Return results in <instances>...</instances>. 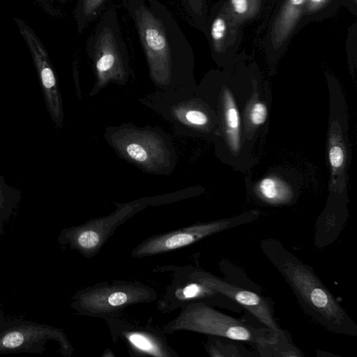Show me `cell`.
<instances>
[{
  "label": "cell",
  "mask_w": 357,
  "mask_h": 357,
  "mask_svg": "<svg viewBox=\"0 0 357 357\" xmlns=\"http://www.w3.org/2000/svg\"><path fill=\"white\" fill-rule=\"evenodd\" d=\"M134 22L149 75L158 87L184 86L192 75V50L177 21L158 0H121Z\"/></svg>",
  "instance_id": "1"
},
{
  "label": "cell",
  "mask_w": 357,
  "mask_h": 357,
  "mask_svg": "<svg viewBox=\"0 0 357 357\" xmlns=\"http://www.w3.org/2000/svg\"><path fill=\"white\" fill-rule=\"evenodd\" d=\"M261 248L290 286L303 311L335 334L357 335V326L313 271L275 238L264 239Z\"/></svg>",
  "instance_id": "2"
},
{
  "label": "cell",
  "mask_w": 357,
  "mask_h": 357,
  "mask_svg": "<svg viewBox=\"0 0 357 357\" xmlns=\"http://www.w3.org/2000/svg\"><path fill=\"white\" fill-rule=\"evenodd\" d=\"M86 52L96 75V83L90 96L109 83H126L130 73L128 54L114 7L106 9L101 15L87 38Z\"/></svg>",
  "instance_id": "3"
},
{
  "label": "cell",
  "mask_w": 357,
  "mask_h": 357,
  "mask_svg": "<svg viewBox=\"0 0 357 357\" xmlns=\"http://www.w3.org/2000/svg\"><path fill=\"white\" fill-rule=\"evenodd\" d=\"M183 330L247 342L256 346L287 339L268 328H255L203 302L190 303L182 308L178 316L165 325L162 331L170 333Z\"/></svg>",
  "instance_id": "4"
},
{
  "label": "cell",
  "mask_w": 357,
  "mask_h": 357,
  "mask_svg": "<svg viewBox=\"0 0 357 357\" xmlns=\"http://www.w3.org/2000/svg\"><path fill=\"white\" fill-rule=\"evenodd\" d=\"M105 136L121 156L147 172L169 174L175 165L171 142L158 131L122 126L109 128Z\"/></svg>",
  "instance_id": "5"
},
{
  "label": "cell",
  "mask_w": 357,
  "mask_h": 357,
  "mask_svg": "<svg viewBox=\"0 0 357 357\" xmlns=\"http://www.w3.org/2000/svg\"><path fill=\"white\" fill-rule=\"evenodd\" d=\"M151 287L138 282L113 281L96 284L77 291L70 307L77 314L105 320L119 315L126 307L155 301Z\"/></svg>",
  "instance_id": "6"
},
{
  "label": "cell",
  "mask_w": 357,
  "mask_h": 357,
  "mask_svg": "<svg viewBox=\"0 0 357 357\" xmlns=\"http://www.w3.org/2000/svg\"><path fill=\"white\" fill-rule=\"evenodd\" d=\"M56 342L59 352L70 357L73 347L61 328L20 317L5 315L0 310V355L43 354L48 342Z\"/></svg>",
  "instance_id": "7"
},
{
  "label": "cell",
  "mask_w": 357,
  "mask_h": 357,
  "mask_svg": "<svg viewBox=\"0 0 357 357\" xmlns=\"http://www.w3.org/2000/svg\"><path fill=\"white\" fill-rule=\"evenodd\" d=\"M142 203L121 205L110 215L63 229L57 241L62 246L77 251L84 257H93L99 252L116 229L142 210Z\"/></svg>",
  "instance_id": "8"
},
{
  "label": "cell",
  "mask_w": 357,
  "mask_h": 357,
  "mask_svg": "<svg viewBox=\"0 0 357 357\" xmlns=\"http://www.w3.org/2000/svg\"><path fill=\"white\" fill-rule=\"evenodd\" d=\"M257 217V213H249L231 218L196 224L154 235L134 248L131 251V255L135 258H142L176 250L193 244L211 235L252 221Z\"/></svg>",
  "instance_id": "9"
},
{
  "label": "cell",
  "mask_w": 357,
  "mask_h": 357,
  "mask_svg": "<svg viewBox=\"0 0 357 357\" xmlns=\"http://www.w3.org/2000/svg\"><path fill=\"white\" fill-rule=\"evenodd\" d=\"M14 20L30 51L49 114L56 126L61 128L64 116L62 99L49 54L39 37L29 25L19 18H14Z\"/></svg>",
  "instance_id": "10"
},
{
  "label": "cell",
  "mask_w": 357,
  "mask_h": 357,
  "mask_svg": "<svg viewBox=\"0 0 357 357\" xmlns=\"http://www.w3.org/2000/svg\"><path fill=\"white\" fill-rule=\"evenodd\" d=\"M105 321L113 339L125 342L132 356H178L168 345L162 330L130 322L120 314Z\"/></svg>",
  "instance_id": "11"
},
{
  "label": "cell",
  "mask_w": 357,
  "mask_h": 357,
  "mask_svg": "<svg viewBox=\"0 0 357 357\" xmlns=\"http://www.w3.org/2000/svg\"><path fill=\"white\" fill-rule=\"evenodd\" d=\"M200 278L218 294L225 296L245 308L260 322L280 335L286 336L275 321L268 300L253 291L229 283L214 275L197 268Z\"/></svg>",
  "instance_id": "12"
},
{
  "label": "cell",
  "mask_w": 357,
  "mask_h": 357,
  "mask_svg": "<svg viewBox=\"0 0 357 357\" xmlns=\"http://www.w3.org/2000/svg\"><path fill=\"white\" fill-rule=\"evenodd\" d=\"M307 0H286L275 18L271 31V40L275 48L280 47L295 28Z\"/></svg>",
  "instance_id": "13"
},
{
  "label": "cell",
  "mask_w": 357,
  "mask_h": 357,
  "mask_svg": "<svg viewBox=\"0 0 357 357\" xmlns=\"http://www.w3.org/2000/svg\"><path fill=\"white\" fill-rule=\"evenodd\" d=\"M237 23L231 17L227 6L225 4L214 16L208 26L211 47L215 52L225 51L229 33H234Z\"/></svg>",
  "instance_id": "14"
},
{
  "label": "cell",
  "mask_w": 357,
  "mask_h": 357,
  "mask_svg": "<svg viewBox=\"0 0 357 357\" xmlns=\"http://www.w3.org/2000/svg\"><path fill=\"white\" fill-rule=\"evenodd\" d=\"M165 115L170 116V120L176 126H203L208 123L207 115L196 107H192L184 100L172 103L167 106Z\"/></svg>",
  "instance_id": "15"
},
{
  "label": "cell",
  "mask_w": 357,
  "mask_h": 357,
  "mask_svg": "<svg viewBox=\"0 0 357 357\" xmlns=\"http://www.w3.org/2000/svg\"><path fill=\"white\" fill-rule=\"evenodd\" d=\"M109 0H77L74 10V17L78 33L85 29L105 11Z\"/></svg>",
  "instance_id": "16"
},
{
  "label": "cell",
  "mask_w": 357,
  "mask_h": 357,
  "mask_svg": "<svg viewBox=\"0 0 357 357\" xmlns=\"http://www.w3.org/2000/svg\"><path fill=\"white\" fill-rule=\"evenodd\" d=\"M20 201L16 190L7 185L0 177V236L4 232V225L11 218Z\"/></svg>",
  "instance_id": "17"
},
{
  "label": "cell",
  "mask_w": 357,
  "mask_h": 357,
  "mask_svg": "<svg viewBox=\"0 0 357 357\" xmlns=\"http://www.w3.org/2000/svg\"><path fill=\"white\" fill-rule=\"evenodd\" d=\"M225 121L230 144L235 150L239 145V114L233 98L229 92L225 93Z\"/></svg>",
  "instance_id": "18"
},
{
  "label": "cell",
  "mask_w": 357,
  "mask_h": 357,
  "mask_svg": "<svg viewBox=\"0 0 357 357\" xmlns=\"http://www.w3.org/2000/svg\"><path fill=\"white\" fill-rule=\"evenodd\" d=\"M262 0H229L227 6L233 20L238 24L255 17Z\"/></svg>",
  "instance_id": "19"
},
{
  "label": "cell",
  "mask_w": 357,
  "mask_h": 357,
  "mask_svg": "<svg viewBox=\"0 0 357 357\" xmlns=\"http://www.w3.org/2000/svg\"><path fill=\"white\" fill-rule=\"evenodd\" d=\"M183 10L192 24L202 31H206V0H180Z\"/></svg>",
  "instance_id": "20"
},
{
  "label": "cell",
  "mask_w": 357,
  "mask_h": 357,
  "mask_svg": "<svg viewBox=\"0 0 357 357\" xmlns=\"http://www.w3.org/2000/svg\"><path fill=\"white\" fill-rule=\"evenodd\" d=\"M206 345L207 353L211 356H243L245 354L238 345L225 340L220 339V337L214 338L212 335Z\"/></svg>",
  "instance_id": "21"
},
{
  "label": "cell",
  "mask_w": 357,
  "mask_h": 357,
  "mask_svg": "<svg viewBox=\"0 0 357 357\" xmlns=\"http://www.w3.org/2000/svg\"><path fill=\"white\" fill-rule=\"evenodd\" d=\"M261 356H271V354L275 351V356H301V351L295 347L289 344L287 339H281L274 344H265L263 346H256Z\"/></svg>",
  "instance_id": "22"
},
{
  "label": "cell",
  "mask_w": 357,
  "mask_h": 357,
  "mask_svg": "<svg viewBox=\"0 0 357 357\" xmlns=\"http://www.w3.org/2000/svg\"><path fill=\"white\" fill-rule=\"evenodd\" d=\"M259 190L263 197L269 200L278 199L281 190L279 183L273 178H264L259 183Z\"/></svg>",
  "instance_id": "23"
},
{
  "label": "cell",
  "mask_w": 357,
  "mask_h": 357,
  "mask_svg": "<svg viewBox=\"0 0 357 357\" xmlns=\"http://www.w3.org/2000/svg\"><path fill=\"white\" fill-rule=\"evenodd\" d=\"M267 115V108L264 104L256 102L252 105L250 116L253 124L259 126L264 123Z\"/></svg>",
  "instance_id": "24"
},
{
  "label": "cell",
  "mask_w": 357,
  "mask_h": 357,
  "mask_svg": "<svg viewBox=\"0 0 357 357\" xmlns=\"http://www.w3.org/2000/svg\"><path fill=\"white\" fill-rule=\"evenodd\" d=\"M329 161L334 168H339L344 161V152L339 146H333L329 151Z\"/></svg>",
  "instance_id": "25"
},
{
  "label": "cell",
  "mask_w": 357,
  "mask_h": 357,
  "mask_svg": "<svg viewBox=\"0 0 357 357\" xmlns=\"http://www.w3.org/2000/svg\"><path fill=\"white\" fill-rule=\"evenodd\" d=\"M329 0H307L303 12L313 13L321 8Z\"/></svg>",
  "instance_id": "26"
},
{
  "label": "cell",
  "mask_w": 357,
  "mask_h": 357,
  "mask_svg": "<svg viewBox=\"0 0 357 357\" xmlns=\"http://www.w3.org/2000/svg\"><path fill=\"white\" fill-rule=\"evenodd\" d=\"M45 1H50V2L56 1V2H60L61 3H63L66 2L68 0H45Z\"/></svg>",
  "instance_id": "27"
},
{
  "label": "cell",
  "mask_w": 357,
  "mask_h": 357,
  "mask_svg": "<svg viewBox=\"0 0 357 357\" xmlns=\"http://www.w3.org/2000/svg\"><path fill=\"white\" fill-rule=\"evenodd\" d=\"M1 309V303H0V310Z\"/></svg>",
  "instance_id": "28"
}]
</instances>
